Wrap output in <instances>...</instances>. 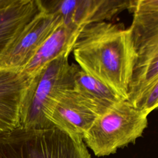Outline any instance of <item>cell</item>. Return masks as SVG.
<instances>
[{
	"label": "cell",
	"instance_id": "7a4b0ae2",
	"mask_svg": "<svg viewBox=\"0 0 158 158\" xmlns=\"http://www.w3.org/2000/svg\"><path fill=\"white\" fill-rule=\"evenodd\" d=\"M128 10L136 58L127 100L136 105L158 80V0L133 1Z\"/></svg>",
	"mask_w": 158,
	"mask_h": 158
},
{
	"label": "cell",
	"instance_id": "4fadbf2b",
	"mask_svg": "<svg viewBox=\"0 0 158 158\" xmlns=\"http://www.w3.org/2000/svg\"><path fill=\"white\" fill-rule=\"evenodd\" d=\"M135 106L148 114L158 108V80Z\"/></svg>",
	"mask_w": 158,
	"mask_h": 158
},
{
	"label": "cell",
	"instance_id": "30bf717a",
	"mask_svg": "<svg viewBox=\"0 0 158 158\" xmlns=\"http://www.w3.org/2000/svg\"><path fill=\"white\" fill-rule=\"evenodd\" d=\"M43 9L41 0H0V59Z\"/></svg>",
	"mask_w": 158,
	"mask_h": 158
},
{
	"label": "cell",
	"instance_id": "8fae6325",
	"mask_svg": "<svg viewBox=\"0 0 158 158\" xmlns=\"http://www.w3.org/2000/svg\"><path fill=\"white\" fill-rule=\"evenodd\" d=\"M83 28L64 22L46 40L23 72L34 77L49 62L62 54H70Z\"/></svg>",
	"mask_w": 158,
	"mask_h": 158
},
{
	"label": "cell",
	"instance_id": "5b68a950",
	"mask_svg": "<svg viewBox=\"0 0 158 158\" xmlns=\"http://www.w3.org/2000/svg\"><path fill=\"white\" fill-rule=\"evenodd\" d=\"M148 115L129 101L122 100L96 119L83 141L95 156H109L142 136Z\"/></svg>",
	"mask_w": 158,
	"mask_h": 158
},
{
	"label": "cell",
	"instance_id": "9c48e42d",
	"mask_svg": "<svg viewBox=\"0 0 158 158\" xmlns=\"http://www.w3.org/2000/svg\"><path fill=\"white\" fill-rule=\"evenodd\" d=\"M34 77L23 71L0 69V135L21 127V109Z\"/></svg>",
	"mask_w": 158,
	"mask_h": 158
},
{
	"label": "cell",
	"instance_id": "52a82bcc",
	"mask_svg": "<svg viewBox=\"0 0 158 158\" xmlns=\"http://www.w3.org/2000/svg\"><path fill=\"white\" fill-rule=\"evenodd\" d=\"M99 116L101 114L95 104L73 88L60 96L46 118L52 125L83 138Z\"/></svg>",
	"mask_w": 158,
	"mask_h": 158
},
{
	"label": "cell",
	"instance_id": "3957f363",
	"mask_svg": "<svg viewBox=\"0 0 158 158\" xmlns=\"http://www.w3.org/2000/svg\"><path fill=\"white\" fill-rule=\"evenodd\" d=\"M69 56H58L34 76L22 106V127L42 129L54 126L46 116L60 96L74 88L75 76L80 68L69 63Z\"/></svg>",
	"mask_w": 158,
	"mask_h": 158
},
{
	"label": "cell",
	"instance_id": "ba28073f",
	"mask_svg": "<svg viewBox=\"0 0 158 158\" xmlns=\"http://www.w3.org/2000/svg\"><path fill=\"white\" fill-rule=\"evenodd\" d=\"M62 23L60 15L48 12L44 9L0 59V69L22 71L46 40Z\"/></svg>",
	"mask_w": 158,
	"mask_h": 158
},
{
	"label": "cell",
	"instance_id": "8992f818",
	"mask_svg": "<svg viewBox=\"0 0 158 158\" xmlns=\"http://www.w3.org/2000/svg\"><path fill=\"white\" fill-rule=\"evenodd\" d=\"M50 13L60 15L65 24L81 28L95 23L107 22L124 10L133 1L126 0H41Z\"/></svg>",
	"mask_w": 158,
	"mask_h": 158
},
{
	"label": "cell",
	"instance_id": "277c9868",
	"mask_svg": "<svg viewBox=\"0 0 158 158\" xmlns=\"http://www.w3.org/2000/svg\"><path fill=\"white\" fill-rule=\"evenodd\" d=\"M0 158H91L82 138L56 126L0 135Z\"/></svg>",
	"mask_w": 158,
	"mask_h": 158
},
{
	"label": "cell",
	"instance_id": "7c38bea8",
	"mask_svg": "<svg viewBox=\"0 0 158 158\" xmlns=\"http://www.w3.org/2000/svg\"><path fill=\"white\" fill-rule=\"evenodd\" d=\"M74 89L99 109L101 115L123 99L112 88L88 75L80 67L75 76Z\"/></svg>",
	"mask_w": 158,
	"mask_h": 158
},
{
	"label": "cell",
	"instance_id": "6da1fadb",
	"mask_svg": "<svg viewBox=\"0 0 158 158\" xmlns=\"http://www.w3.org/2000/svg\"><path fill=\"white\" fill-rule=\"evenodd\" d=\"M72 51L81 70L128 99L136 58L129 27L108 22L89 24L80 31Z\"/></svg>",
	"mask_w": 158,
	"mask_h": 158
}]
</instances>
